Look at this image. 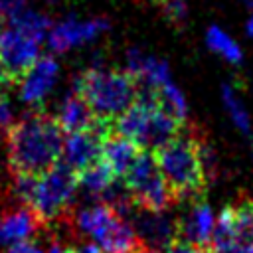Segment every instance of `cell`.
<instances>
[{"label": "cell", "mask_w": 253, "mask_h": 253, "mask_svg": "<svg viewBox=\"0 0 253 253\" xmlns=\"http://www.w3.org/2000/svg\"><path fill=\"white\" fill-rule=\"evenodd\" d=\"M59 75V65L51 55L40 57L20 83V99L34 111H43V101L53 89Z\"/></svg>", "instance_id": "obj_13"}, {"label": "cell", "mask_w": 253, "mask_h": 253, "mask_svg": "<svg viewBox=\"0 0 253 253\" xmlns=\"http://www.w3.org/2000/svg\"><path fill=\"white\" fill-rule=\"evenodd\" d=\"M239 2H243V4H247V6H251V8H253V0H239Z\"/></svg>", "instance_id": "obj_31"}, {"label": "cell", "mask_w": 253, "mask_h": 253, "mask_svg": "<svg viewBox=\"0 0 253 253\" xmlns=\"http://www.w3.org/2000/svg\"><path fill=\"white\" fill-rule=\"evenodd\" d=\"M247 34L253 38V16L249 18V22H247Z\"/></svg>", "instance_id": "obj_30"}, {"label": "cell", "mask_w": 253, "mask_h": 253, "mask_svg": "<svg viewBox=\"0 0 253 253\" xmlns=\"http://www.w3.org/2000/svg\"><path fill=\"white\" fill-rule=\"evenodd\" d=\"M156 4H160L162 12L166 14V18L174 24H182L188 16V6L184 0H154Z\"/></svg>", "instance_id": "obj_23"}, {"label": "cell", "mask_w": 253, "mask_h": 253, "mask_svg": "<svg viewBox=\"0 0 253 253\" xmlns=\"http://www.w3.org/2000/svg\"><path fill=\"white\" fill-rule=\"evenodd\" d=\"M221 103H223V109H225L227 117L235 125V128L241 130L243 134H251V117H249V111H247L245 103L241 101V97L237 95V91L231 85H223L221 87Z\"/></svg>", "instance_id": "obj_20"}, {"label": "cell", "mask_w": 253, "mask_h": 253, "mask_svg": "<svg viewBox=\"0 0 253 253\" xmlns=\"http://www.w3.org/2000/svg\"><path fill=\"white\" fill-rule=\"evenodd\" d=\"M115 182H117V176L111 172V168L103 160H99L97 164H93L77 174V184L89 196H97V198L99 196L111 198L113 190H115Z\"/></svg>", "instance_id": "obj_18"}, {"label": "cell", "mask_w": 253, "mask_h": 253, "mask_svg": "<svg viewBox=\"0 0 253 253\" xmlns=\"http://www.w3.org/2000/svg\"><path fill=\"white\" fill-rule=\"evenodd\" d=\"M180 123L160 107L154 95L144 93L138 97L117 121L115 130L117 134L132 140L138 148H152L158 150L174 136H178Z\"/></svg>", "instance_id": "obj_4"}, {"label": "cell", "mask_w": 253, "mask_h": 253, "mask_svg": "<svg viewBox=\"0 0 253 253\" xmlns=\"http://www.w3.org/2000/svg\"><path fill=\"white\" fill-rule=\"evenodd\" d=\"M206 43H208V47L213 53H217L219 57H223L227 63L237 65V63L243 61V51H241L239 43L229 34H225L221 28H217V26H210L208 28V32H206Z\"/></svg>", "instance_id": "obj_19"}, {"label": "cell", "mask_w": 253, "mask_h": 253, "mask_svg": "<svg viewBox=\"0 0 253 253\" xmlns=\"http://www.w3.org/2000/svg\"><path fill=\"white\" fill-rule=\"evenodd\" d=\"M211 253H253V202L239 200L225 206L215 223Z\"/></svg>", "instance_id": "obj_8"}, {"label": "cell", "mask_w": 253, "mask_h": 253, "mask_svg": "<svg viewBox=\"0 0 253 253\" xmlns=\"http://www.w3.org/2000/svg\"><path fill=\"white\" fill-rule=\"evenodd\" d=\"M40 40L14 30H0V83H22L26 73L40 59Z\"/></svg>", "instance_id": "obj_9"}, {"label": "cell", "mask_w": 253, "mask_h": 253, "mask_svg": "<svg viewBox=\"0 0 253 253\" xmlns=\"http://www.w3.org/2000/svg\"><path fill=\"white\" fill-rule=\"evenodd\" d=\"M105 30H109V20H105V18L79 22L77 18L71 16V18L51 26V30L47 34V45L51 51L61 53V51H67V49L79 45V43L91 42L93 38H97Z\"/></svg>", "instance_id": "obj_12"}, {"label": "cell", "mask_w": 253, "mask_h": 253, "mask_svg": "<svg viewBox=\"0 0 253 253\" xmlns=\"http://www.w3.org/2000/svg\"><path fill=\"white\" fill-rule=\"evenodd\" d=\"M113 123L97 121L95 126L79 132H71L63 140V152H61V164L71 168L75 174L83 172L85 168L97 164L103 154V142L111 134Z\"/></svg>", "instance_id": "obj_11"}, {"label": "cell", "mask_w": 253, "mask_h": 253, "mask_svg": "<svg viewBox=\"0 0 253 253\" xmlns=\"http://www.w3.org/2000/svg\"><path fill=\"white\" fill-rule=\"evenodd\" d=\"M26 0H0V22H10L14 16H18L22 10H26Z\"/></svg>", "instance_id": "obj_25"}, {"label": "cell", "mask_w": 253, "mask_h": 253, "mask_svg": "<svg viewBox=\"0 0 253 253\" xmlns=\"http://www.w3.org/2000/svg\"><path fill=\"white\" fill-rule=\"evenodd\" d=\"M49 2H57V0H49Z\"/></svg>", "instance_id": "obj_32"}, {"label": "cell", "mask_w": 253, "mask_h": 253, "mask_svg": "<svg viewBox=\"0 0 253 253\" xmlns=\"http://www.w3.org/2000/svg\"><path fill=\"white\" fill-rule=\"evenodd\" d=\"M123 215L132 221L130 225L144 249L162 253V249H170L178 241V223L166 211H150L130 204Z\"/></svg>", "instance_id": "obj_10"}, {"label": "cell", "mask_w": 253, "mask_h": 253, "mask_svg": "<svg viewBox=\"0 0 253 253\" xmlns=\"http://www.w3.org/2000/svg\"><path fill=\"white\" fill-rule=\"evenodd\" d=\"M154 158L174 198H190L204 190L208 176L200 158L196 138L178 134L170 142L154 150Z\"/></svg>", "instance_id": "obj_5"}, {"label": "cell", "mask_w": 253, "mask_h": 253, "mask_svg": "<svg viewBox=\"0 0 253 253\" xmlns=\"http://www.w3.org/2000/svg\"><path fill=\"white\" fill-rule=\"evenodd\" d=\"M6 253H43L34 241H22V243H16V245H12V247H8V251Z\"/></svg>", "instance_id": "obj_27"}, {"label": "cell", "mask_w": 253, "mask_h": 253, "mask_svg": "<svg viewBox=\"0 0 253 253\" xmlns=\"http://www.w3.org/2000/svg\"><path fill=\"white\" fill-rule=\"evenodd\" d=\"M73 91L89 105L99 121L113 125L138 99V85L126 71L103 67H89L79 73Z\"/></svg>", "instance_id": "obj_3"}, {"label": "cell", "mask_w": 253, "mask_h": 253, "mask_svg": "<svg viewBox=\"0 0 253 253\" xmlns=\"http://www.w3.org/2000/svg\"><path fill=\"white\" fill-rule=\"evenodd\" d=\"M38 225V217L26 206L0 211V247H12L16 243L28 241Z\"/></svg>", "instance_id": "obj_15"}, {"label": "cell", "mask_w": 253, "mask_h": 253, "mask_svg": "<svg viewBox=\"0 0 253 253\" xmlns=\"http://www.w3.org/2000/svg\"><path fill=\"white\" fill-rule=\"evenodd\" d=\"M55 121L61 126L63 132L71 134V132H79V130H87V128L95 126L99 119L93 115V111L89 109V105L73 91L59 105V111L55 115Z\"/></svg>", "instance_id": "obj_17"}, {"label": "cell", "mask_w": 253, "mask_h": 253, "mask_svg": "<svg viewBox=\"0 0 253 253\" xmlns=\"http://www.w3.org/2000/svg\"><path fill=\"white\" fill-rule=\"evenodd\" d=\"M14 126V111L12 103L4 89H0V134H8V130Z\"/></svg>", "instance_id": "obj_24"}, {"label": "cell", "mask_w": 253, "mask_h": 253, "mask_svg": "<svg viewBox=\"0 0 253 253\" xmlns=\"http://www.w3.org/2000/svg\"><path fill=\"white\" fill-rule=\"evenodd\" d=\"M73 225L91 237L103 253H138L144 249L130 221L111 204H93L75 211Z\"/></svg>", "instance_id": "obj_6"}, {"label": "cell", "mask_w": 253, "mask_h": 253, "mask_svg": "<svg viewBox=\"0 0 253 253\" xmlns=\"http://www.w3.org/2000/svg\"><path fill=\"white\" fill-rule=\"evenodd\" d=\"M8 28L20 30V32H24V34H28V36H32V38H36V40L42 42V38H43L45 34H49L51 22H49V18H45L43 14L26 8V10H22L18 16H14V18L8 22Z\"/></svg>", "instance_id": "obj_22"}, {"label": "cell", "mask_w": 253, "mask_h": 253, "mask_svg": "<svg viewBox=\"0 0 253 253\" xmlns=\"http://www.w3.org/2000/svg\"><path fill=\"white\" fill-rule=\"evenodd\" d=\"M150 95H152V93H150ZM154 99H156V101L160 103V107H162L164 111H168L178 123H184V121L188 119V101H186L182 89H180L174 81H170L168 85H164L162 89H158V91L154 93Z\"/></svg>", "instance_id": "obj_21"}, {"label": "cell", "mask_w": 253, "mask_h": 253, "mask_svg": "<svg viewBox=\"0 0 253 253\" xmlns=\"http://www.w3.org/2000/svg\"><path fill=\"white\" fill-rule=\"evenodd\" d=\"M138 154H140V148L132 140L111 132L103 142L101 160L111 168V172L117 176V180H121L126 174V170L132 166V162L136 160Z\"/></svg>", "instance_id": "obj_16"}, {"label": "cell", "mask_w": 253, "mask_h": 253, "mask_svg": "<svg viewBox=\"0 0 253 253\" xmlns=\"http://www.w3.org/2000/svg\"><path fill=\"white\" fill-rule=\"evenodd\" d=\"M63 130L55 117L32 111L6 134V156L14 176H40L59 164Z\"/></svg>", "instance_id": "obj_1"}, {"label": "cell", "mask_w": 253, "mask_h": 253, "mask_svg": "<svg viewBox=\"0 0 253 253\" xmlns=\"http://www.w3.org/2000/svg\"><path fill=\"white\" fill-rule=\"evenodd\" d=\"M75 249V253H103L95 243H83V245H79V247H73Z\"/></svg>", "instance_id": "obj_28"}, {"label": "cell", "mask_w": 253, "mask_h": 253, "mask_svg": "<svg viewBox=\"0 0 253 253\" xmlns=\"http://www.w3.org/2000/svg\"><path fill=\"white\" fill-rule=\"evenodd\" d=\"M166 253H211V251L204 249V247H196V245L184 243V241H176L170 249H166Z\"/></svg>", "instance_id": "obj_26"}, {"label": "cell", "mask_w": 253, "mask_h": 253, "mask_svg": "<svg viewBox=\"0 0 253 253\" xmlns=\"http://www.w3.org/2000/svg\"><path fill=\"white\" fill-rule=\"evenodd\" d=\"M77 186V174L61 162L40 176H14L16 198L40 223L61 219L75 198Z\"/></svg>", "instance_id": "obj_2"}, {"label": "cell", "mask_w": 253, "mask_h": 253, "mask_svg": "<svg viewBox=\"0 0 253 253\" xmlns=\"http://www.w3.org/2000/svg\"><path fill=\"white\" fill-rule=\"evenodd\" d=\"M121 180L130 202L136 208L150 211H166L174 200V194L170 192L156 166L154 154L148 150H140V154Z\"/></svg>", "instance_id": "obj_7"}, {"label": "cell", "mask_w": 253, "mask_h": 253, "mask_svg": "<svg viewBox=\"0 0 253 253\" xmlns=\"http://www.w3.org/2000/svg\"><path fill=\"white\" fill-rule=\"evenodd\" d=\"M47 253H75V249H73V247H69V245H63V243L55 241V243L49 247V251H47Z\"/></svg>", "instance_id": "obj_29"}, {"label": "cell", "mask_w": 253, "mask_h": 253, "mask_svg": "<svg viewBox=\"0 0 253 253\" xmlns=\"http://www.w3.org/2000/svg\"><path fill=\"white\" fill-rule=\"evenodd\" d=\"M217 215L211 206L206 202H194L178 223V241L210 249L213 231H215Z\"/></svg>", "instance_id": "obj_14"}]
</instances>
